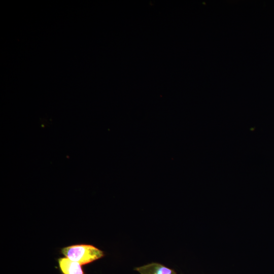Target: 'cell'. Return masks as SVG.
I'll use <instances>...</instances> for the list:
<instances>
[{"label": "cell", "mask_w": 274, "mask_h": 274, "mask_svg": "<svg viewBox=\"0 0 274 274\" xmlns=\"http://www.w3.org/2000/svg\"><path fill=\"white\" fill-rule=\"evenodd\" d=\"M59 269L62 274H85L82 265L66 257L57 260Z\"/></svg>", "instance_id": "cell-2"}, {"label": "cell", "mask_w": 274, "mask_h": 274, "mask_svg": "<svg viewBox=\"0 0 274 274\" xmlns=\"http://www.w3.org/2000/svg\"><path fill=\"white\" fill-rule=\"evenodd\" d=\"M60 252L64 257L81 265L89 264L104 256L102 251L87 244H77L65 247L61 249Z\"/></svg>", "instance_id": "cell-1"}, {"label": "cell", "mask_w": 274, "mask_h": 274, "mask_svg": "<svg viewBox=\"0 0 274 274\" xmlns=\"http://www.w3.org/2000/svg\"><path fill=\"white\" fill-rule=\"evenodd\" d=\"M135 269L141 274H177L174 270L156 263L148 264Z\"/></svg>", "instance_id": "cell-3"}]
</instances>
